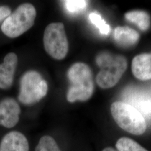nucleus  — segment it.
<instances>
[{"label":"nucleus","mask_w":151,"mask_h":151,"mask_svg":"<svg viewBox=\"0 0 151 151\" xmlns=\"http://www.w3.org/2000/svg\"><path fill=\"white\" fill-rule=\"evenodd\" d=\"M21 109L16 100L7 97L0 102V125L11 128L19 121Z\"/></svg>","instance_id":"obj_7"},{"label":"nucleus","mask_w":151,"mask_h":151,"mask_svg":"<svg viewBox=\"0 0 151 151\" xmlns=\"http://www.w3.org/2000/svg\"><path fill=\"white\" fill-rule=\"evenodd\" d=\"M132 70L135 77L140 80L151 79V53L137 55L132 60Z\"/></svg>","instance_id":"obj_11"},{"label":"nucleus","mask_w":151,"mask_h":151,"mask_svg":"<svg viewBox=\"0 0 151 151\" xmlns=\"http://www.w3.org/2000/svg\"><path fill=\"white\" fill-rule=\"evenodd\" d=\"M118 151H148L135 140L127 137L120 138L116 143Z\"/></svg>","instance_id":"obj_14"},{"label":"nucleus","mask_w":151,"mask_h":151,"mask_svg":"<svg viewBox=\"0 0 151 151\" xmlns=\"http://www.w3.org/2000/svg\"><path fill=\"white\" fill-rule=\"evenodd\" d=\"M90 20L99 29L101 34L108 35L110 32V27L104 21V20L99 14L96 12H91L89 15Z\"/></svg>","instance_id":"obj_16"},{"label":"nucleus","mask_w":151,"mask_h":151,"mask_svg":"<svg viewBox=\"0 0 151 151\" xmlns=\"http://www.w3.org/2000/svg\"><path fill=\"white\" fill-rule=\"evenodd\" d=\"M11 14V10L7 6H0V22Z\"/></svg>","instance_id":"obj_18"},{"label":"nucleus","mask_w":151,"mask_h":151,"mask_svg":"<svg viewBox=\"0 0 151 151\" xmlns=\"http://www.w3.org/2000/svg\"><path fill=\"white\" fill-rule=\"evenodd\" d=\"M96 62L101 69L96 76V82L99 86L104 89L114 86L127 67V60L123 55L107 52L98 54Z\"/></svg>","instance_id":"obj_2"},{"label":"nucleus","mask_w":151,"mask_h":151,"mask_svg":"<svg viewBox=\"0 0 151 151\" xmlns=\"http://www.w3.org/2000/svg\"><path fill=\"white\" fill-rule=\"evenodd\" d=\"M18 62L17 56L14 53H9L0 64V88L7 89L11 87L14 78Z\"/></svg>","instance_id":"obj_9"},{"label":"nucleus","mask_w":151,"mask_h":151,"mask_svg":"<svg viewBox=\"0 0 151 151\" xmlns=\"http://www.w3.org/2000/svg\"><path fill=\"white\" fill-rule=\"evenodd\" d=\"M44 48L54 59L62 60L66 57L69 45L62 22H53L46 27L44 32Z\"/></svg>","instance_id":"obj_6"},{"label":"nucleus","mask_w":151,"mask_h":151,"mask_svg":"<svg viewBox=\"0 0 151 151\" xmlns=\"http://www.w3.org/2000/svg\"><path fill=\"white\" fill-rule=\"evenodd\" d=\"M0 151H29L27 138L22 132L11 131L2 138Z\"/></svg>","instance_id":"obj_10"},{"label":"nucleus","mask_w":151,"mask_h":151,"mask_svg":"<svg viewBox=\"0 0 151 151\" xmlns=\"http://www.w3.org/2000/svg\"><path fill=\"white\" fill-rule=\"evenodd\" d=\"M114 39L119 45L129 47L137 43L139 38L138 32L127 27H119L114 31Z\"/></svg>","instance_id":"obj_12"},{"label":"nucleus","mask_w":151,"mask_h":151,"mask_svg":"<svg viewBox=\"0 0 151 151\" xmlns=\"http://www.w3.org/2000/svg\"><path fill=\"white\" fill-rule=\"evenodd\" d=\"M125 19L129 22L135 24L140 30H147L150 25V17L143 11H133L128 12L125 15Z\"/></svg>","instance_id":"obj_13"},{"label":"nucleus","mask_w":151,"mask_h":151,"mask_svg":"<svg viewBox=\"0 0 151 151\" xmlns=\"http://www.w3.org/2000/svg\"><path fill=\"white\" fill-rule=\"evenodd\" d=\"M118 151L116 150H115L114 148H112V147H106L104 149H103V151Z\"/></svg>","instance_id":"obj_19"},{"label":"nucleus","mask_w":151,"mask_h":151,"mask_svg":"<svg viewBox=\"0 0 151 151\" xmlns=\"http://www.w3.org/2000/svg\"><path fill=\"white\" fill-rule=\"evenodd\" d=\"M36 16L34 6L29 3L22 4L3 22L1 30L9 38H17L32 27Z\"/></svg>","instance_id":"obj_4"},{"label":"nucleus","mask_w":151,"mask_h":151,"mask_svg":"<svg viewBox=\"0 0 151 151\" xmlns=\"http://www.w3.org/2000/svg\"><path fill=\"white\" fill-rule=\"evenodd\" d=\"M125 97L129 101L128 104L135 108L145 119L151 118V95L150 93L131 88L125 91Z\"/></svg>","instance_id":"obj_8"},{"label":"nucleus","mask_w":151,"mask_h":151,"mask_svg":"<svg viewBox=\"0 0 151 151\" xmlns=\"http://www.w3.org/2000/svg\"><path fill=\"white\" fill-rule=\"evenodd\" d=\"M65 5L67 10L71 13H78L84 10L87 5L86 1L83 0H68L65 1Z\"/></svg>","instance_id":"obj_17"},{"label":"nucleus","mask_w":151,"mask_h":151,"mask_svg":"<svg viewBox=\"0 0 151 151\" xmlns=\"http://www.w3.org/2000/svg\"><path fill=\"white\" fill-rule=\"evenodd\" d=\"M110 110L114 120L122 129L135 135H142L146 132V119L132 105L116 101L111 104Z\"/></svg>","instance_id":"obj_3"},{"label":"nucleus","mask_w":151,"mask_h":151,"mask_svg":"<svg viewBox=\"0 0 151 151\" xmlns=\"http://www.w3.org/2000/svg\"><path fill=\"white\" fill-rule=\"evenodd\" d=\"M67 76L70 82L67 93V100L69 103L86 101L91 97L94 83L92 71L88 65L76 63L68 70Z\"/></svg>","instance_id":"obj_1"},{"label":"nucleus","mask_w":151,"mask_h":151,"mask_svg":"<svg viewBox=\"0 0 151 151\" xmlns=\"http://www.w3.org/2000/svg\"><path fill=\"white\" fill-rule=\"evenodd\" d=\"M35 151H61L57 143L50 135H44L39 140Z\"/></svg>","instance_id":"obj_15"},{"label":"nucleus","mask_w":151,"mask_h":151,"mask_svg":"<svg viewBox=\"0 0 151 151\" xmlns=\"http://www.w3.org/2000/svg\"><path fill=\"white\" fill-rule=\"evenodd\" d=\"M48 90V83L41 75L37 71L29 70L21 78L18 99L22 104L32 105L43 99Z\"/></svg>","instance_id":"obj_5"}]
</instances>
